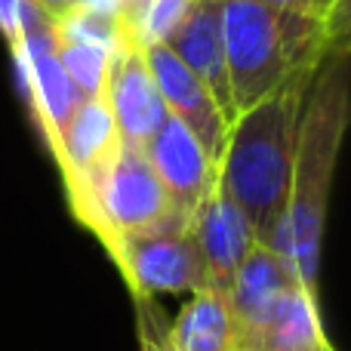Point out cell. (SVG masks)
Masks as SVG:
<instances>
[{
  "mask_svg": "<svg viewBox=\"0 0 351 351\" xmlns=\"http://www.w3.org/2000/svg\"><path fill=\"white\" fill-rule=\"evenodd\" d=\"M188 228H191L194 243H197L200 256H204L210 287L228 290L237 268L243 265V259L253 253V247L259 241H256L250 219L243 216L237 200L225 191L219 179L213 185V191L200 200L197 210L191 213Z\"/></svg>",
  "mask_w": 351,
  "mask_h": 351,
  "instance_id": "cell-8",
  "label": "cell"
},
{
  "mask_svg": "<svg viewBox=\"0 0 351 351\" xmlns=\"http://www.w3.org/2000/svg\"><path fill=\"white\" fill-rule=\"evenodd\" d=\"M71 213L99 237L108 256L123 237L145 234L164 225H188V219L173 206L148 154L133 145L117 148Z\"/></svg>",
  "mask_w": 351,
  "mask_h": 351,
  "instance_id": "cell-4",
  "label": "cell"
},
{
  "mask_svg": "<svg viewBox=\"0 0 351 351\" xmlns=\"http://www.w3.org/2000/svg\"><path fill=\"white\" fill-rule=\"evenodd\" d=\"M121 145L123 142H121V133H117L114 114L108 108V99L105 96L84 99L71 127L62 136L59 154L53 158L62 173V182H65V194L71 210L84 200L93 179L105 170V164L114 158Z\"/></svg>",
  "mask_w": 351,
  "mask_h": 351,
  "instance_id": "cell-10",
  "label": "cell"
},
{
  "mask_svg": "<svg viewBox=\"0 0 351 351\" xmlns=\"http://www.w3.org/2000/svg\"><path fill=\"white\" fill-rule=\"evenodd\" d=\"M145 56H148L154 80H158V86H160V96H164V102H167V111H170L173 117H179L200 139V145L219 160L231 123H228V117L222 114L219 102L213 99V93L206 90V84L167 47V43L148 47Z\"/></svg>",
  "mask_w": 351,
  "mask_h": 351,
  "instance_id": "cell-11",
  "label": "cell"
},
{
  "mask_svg": "<svg viewBox=\"0 0 351 351\" xmlns=\"http://www.w3.org/2000/svg\"><path fill=\"white\" fill-rule=\"evenodd\" d=\"M167 47L197 74L219 102L228 123H234V99H231L228 59H225V34H222V0H194L185 22L176 28Z\"/></svg>",
  "mask_w": 351,
  "mask_h": 351,
  "instance_id": "cell-13",
  "label": "cell"
},
{
  "mask_svg": "<svg viewBox=\"0 0 351 351\" xmlns=\"http://www.w3.org/2000/svg\"><path fill=\"white\" fill-rule=\"evenodd\" d=\"M324 43L327 56L351 59V0H333L324 16Z\"/></svg>",
  "mask_w": 351,
  "mask_h": 351,
  "instance_id": "cell-19",
  "label": "cell"
},
{
  "mask_svg": "<svg viewBox=\"0 0 351 351\" xmlns=\"http://www.w3.org/2000/svg\"><path fill=\"white\" fill-rule=\"evenodd\" d=\"M105 99H108V108L114 114L121 142L142 148V152L170 117L164 96H160V86L152 74V65H148L145 49L136 47L130 37L111 56Z\"/></svg>",
  "mask_w": 351,
  "mask_h": 351,
  "instance_id": "cell-7",
  "label": "cell"
},
{
  "mask_svg": "<svg viewBox=\"0 0 351 351\" xmlns=\"http://www.w3.org/2000/svg\"><path fill=\"white\" fill-rule=\"evenodd\" d=\"M56 43H59V59L65 65L68 77L77 84L84 99L105 96L108 68L114 53H108L102 47H93V43H74V40H56Z\"/></svg>",
  "mask_w": 351,
  "mask_h": 351,
  "instance_id": "cell-17",
  "label": "cell"
},
{
  "mask_svg": "<svg viewBox=\"0 0 351 351\" xmlns=\"http://www.w3.org/2000/svg\"><path fill=\"white\" fill-rule=\"evenodd\" d=\"M154 173L160 176L173 206L185 219L200 206V200L213 191L219 179V160L200 145V139L179 121L167 117V123L154 133V139L145 148Z\"/></svg>",
  "mask_w": 351,
  "mask_h": 351,
  "instance_id": "cell-9",
  "label": "cell"
},
{
  "mask_svg": "<svg viewBox=\"0 0 351 351\" xmlns=\"http://www.w3.org/2000/svg\"><path fill=\"white\" fill-rule=\"evenodd\" d=\"M111 262L127 280L133 302L210 287L204 256L188 225H164L145 234L123 237L111 253Z\"/></svg>",
  "mask_w": 351,
  "mask_h": 351,
  "instance_id": "cell-5",
  "label": "cell"
},
{
  "mask_svg": "<svg viewBox=\"0 0 351 351\" xmlns=\"http://www.w3.org/2000/svg\"><path fill=\"white\" fill-rule=\"evenodd\" d=\"M234 351H336L321 324L317 293L296 284L253 327L234 333Z\"/></svg>",
  "mask_w": 351,
  "mask_h": 351,
  "instance_id": "cell-12",
  "label": "cell"
},
{
  "mask_svg": "<svg viewBox=\"0 0 351 351\" xmlns=\"http://www.w3.org/2000/svg\"><path fill=\"white\" fill-rule=\"evenodd\" d=\"M49 19L53 16L34 0H0V34H3L6 47L19 43L31 28L49 22Z\"/></svg>",
  "mask_w": 351,
  "mask_h": 351,
  "instance_id": "cell-18",
  "label": "cell"
},
{
  "mask_svg": "<svg viewBox=\"0 0 351 351\" xmlns=\"http://www.w3.org/2000/svg\"><path fill=\"white\" fill-rule=\"evenodd\" d=\"M259 3H268L274 10H290V12H305V16L324 19L333 0H259Z\"/></svg>",
  "mask_w": 351,
  "mask_h": 351,
  "instance_id": "cell-20",
  "label": "cell"
},
{
  "mask_svg": "<svg viewBox=\"0 0 351 351\" xmlns=\"http://www.w3.org/2000/svg\"><path fill=\"white\" fill-rule=\"evenodd\" d=\"M191 6L194 0H127L117 16H121L123 34L136 47L148 49L170 40L191 12Z\"/></svg>",
  "mask_w": 351,
  "mask_h": 351,
  "instance_id": "cell-16",
  "label": "cell"
},
{
  "mask_svg": "<svg viewBox=\"0 0 351 351\" xmlns=\"http://www.w3.org/2000/svg\"><path fill=\"white\" fill-rule=\"evenodd\" d=\"M222 34L234 114L290 80L315 74L327 56L324 19L274 10L259 0H222Z\"/></svg>",
  "mask_w": 351,
  "mask_h": 351,
  "instance_id": "cell-3",
  "label": "cell"
},
{
  "mask_svg": "<svg viewBox=\"0 0 351 351\" xmlns=\"http://www.w3.org/2000/svg\"><path fill=\"white\" fill-rule=\"evenodd\" d=\"M351 127V59L348 56H324L305 93L302 117H299L296 160H293L290 206L284 225L274 237L278 250L296 278L317 293L324 250V225H327L333 173L339 152Z\"/></svg>",
  "mask_w": 351,
  "mask_h": 351,
  "instance_id": "cell-1",
  "label": "cell"
},
{
  "mask_svg": "<svg viewBox=\"0 0 351 351\" xmlns=\"http://www.w3.org/2000/svg\"><path fill=\"white\" fill-rule=\"evenodd\" d=\"M302 280L290 268V262L278 253V250L256 243L253 253L243 259L237 268L234 280L228 284L225 296L231 305V317H234V333L253 327L284 293H290Z\"/></svg>",
  "mask_w": 351,
  "mask_h": 351,
  "instance_id": "cell-14",
  "label": "cell"
},
{
  "mask_svg": "<svg viewBox=\"0 0 351 351\" xmlns=\"http://www.w3.org/2000/svg\"><path fill=\"white\" fill-rule=\"evenodd\" d=\"M173 351H234V317L225 290L204 287L191 293L173 324H167Z\"/></svg>",
  "mask_w": 351,
  "mask_h": 351,
  "instance_id": "cell-15",
  "label": "cell"
},
{
  "mask_svg": "<svg viewBox=\"0 0 351 351\" xmlns=\"http://www.w3.org/2000/svg\"><path fill=\"white\" fill-rule=\"evenodd\" d=\"M10 53H12V62H16L22 93L28 99V111L43 136V145L56 158L62 145V136L71 127L77 108L84 105V93L68 77L65 65L59 59L56 19L31 28L22 40L12 43Z\"/></svg>",
  "mask_w": 351,
  "mask_h": 351,
  "instance_id": "cell-6",
  "label": "cell"
},
{
  "mask_svg": "<svg viewBox=\"0 0 351 351\" xmlns=\"http://www.w3.org/2000/svg\"><path fill=\"white\" fill-rule=\"evenodd\" d=\"M34 3H37V6H43V10H47L49 16L56 19V16H62L65 10H71L74 0H34Z\"/></svg>",
  "mask_w": 351,
  "mask_h": 351,
  "instance_id": "cell-21",
  "label": "cell"
},
{
  "mask_svg": "<svg viewBox=\"0 0 351 351\" xmlns=\"http://www.w3.org/2000/svg\"><path fill=\"white\" fill-rule=\"evenodd\" d=\"M311 77L315 74L290 80L259 105L237 114L219 158V182L237 200L253 225L256 241L265 247L274 243L290 206L299 117Z\"/></svg>",
  "mask_w": 351,
  "mask_h": 351,
  "instance_id": "cell-2",
  "label": "cell"
}]
</instances>
